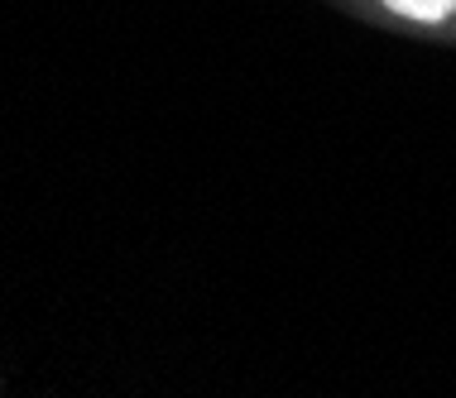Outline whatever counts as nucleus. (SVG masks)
Listing matches in <instances>:
<instances>
[{"label": "nucleus", "instance_id": "obj_1", "mask_svg": "<svg viewBox=\"0 0 456 398\" xmlns=\"http://www.w3.org/2000/svg\"><path fill=\"white\" fill-rule=\"evenodd\" d=\"M389 5L394 15H409V20H447L456 15V0H379Z\"/></svg>", "mask_w": 456, "mask_h": 398}]
</instances>
